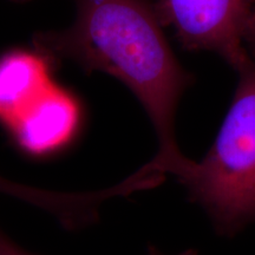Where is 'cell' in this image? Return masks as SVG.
Returning <instances> with one entry per match:
<instances>
[{
  "label": "cell",
  "mask_w": 255,
  "mask_h": 255,
  "mask_svg": "<svg viewBox=\"0 0 255 255\" xmlns=\"http://www.w3.org/2000/svg\"><path fill=\"white\" fill-rule=\"evenodd\" d=\"M77 15L64 31L38 33L33 43L46 60L71 59L88 72L103 71L126 84L148 114L158 138L151 161L182 182L195 161L175 137V115L190 75L175 57L163 25L145 0H76Z\"/></svg>",
  "instance_id": "cell-1"
},
{
  "label": "cell",
  "mask_w": 255,
  "mask_h": 255,
  "mask_svg": "<svg viewBox=\"0 0 255 255\" xmlns=\"http://www.w3.org/2000/svg\"><path fill=\"white\" fill-rule=\"evenodd\" d=\"M231 108L205 157L181 182L221 237L255 223V57L241 69Z\"/></svg>",
  "instance_id": "cell-2"
},
{
  "label": "cell",
  "mask_w": 255,
  "mask_h": 255,
  "mask_svg": "<svg viewBox=\"0 0 255 255\" xmlns=\"http://www.w3.org/2000/svg\"><path fill=\"white\" fill-rule=\"evenodd\" d=\"M154 7L186 49L218 53L238 72L254 58L244 37L255 0H157Z\"/></svg>",
  "instance_id": "cell-3"
},
{
  "label": "cell",
  "mask_w": 255,
  "mask_h": 255,
  "mask_svg": "<svg viewBox=\"0 0 255 255\" xmlns=\"http://www.w3.org/2000/svg\"><path fill=\"white\" fill-rule=\"evenodd\" d=\"M78 122L79 107L75 98L51 84L9 129L21 148L40 155L69 142Z\"/></svg>",
  "instance_id": "cell-4"
},
{
  "label": "cell",
  "mask_w": 255,
  "mask_h": 255,
  "mask_svg": "<svg viewBox=\"0 0 255 255\" xmlns=\"http://www.w3.org/2000/svg\"><path fill=\"white\" fill-rule=\"evenodd\" d=\"M39 53L15 51L0 58V120L11 127L52 83Z\"/></svg>",
  "instance_id": "cell-5"
},
{
  "label": "cell",
  "mask_w": 255,
  "mask_h": 255,
  "mask_svg": "<svg viewBox=\"0 0 255 255\" xmlns=\"http://www.w3.org/2000/svg\"><path fill=\"white\" fill-rule=\"evenodd\" d=\"M0 194L12 196L13 199L20 200L33 207L40 205L44 197V191L41 188L15 182V181L2 177L1 175H0Z\"/></svg>",
  "instance_id": "cell-6"
},
{
  "label": "cell",
  "mask_w": 255,
  "mask_h": 255,
  "mask_svg": "<svg viewBox=\"0 0 255 255\" xmlns=\"http://www.w3.org/2000/svg\"><path fill=\"white\" fill-rule=\"evenodd\" d=\"M0 255H32L14 244L0 229Z\"/></svg>",
  "instance_id": "cell-7"
},
{
  "label": "cell",
  "mask_w": 255,
  "mask_h": 255,
  "mask_svg": "<svg viewBox=\"0 0 255 255\" xmlns=\"http://www.w3.org/2000/svg\"><path fill=\"white\" fill-rule=\"evenodd\" d=\"M244 41L251 55L255 57V8L248 19L246 30H245Z\"/></svg>",
  "instance_id": "cell-8"
},
{
  "label": "cell",
  "mask_w": 255,
  "mask_h": 255,
  "mask_svg": "<svg viewBox=\"0 0 255 255\" xmlns=\"http://www.w3.org/2000/svg\"><path fill=\"white\" fill-rule=\"evenodd\" d=\"M146 255H167V254H164L163 252L158 250V248L154 246V245H150V246L148 247V251H146ZM177 255H199V252L196 250H193V248H190V250L181 252V253H178Z\"/></svg>",
  "instance_id": "cell-9"
},
{
  "label": "cell",
  "mask_w": 255,
  "mask_h": 255,
  "mask_svg": "<svg viewBox=\"0 0 255 255\" xmlns=\"http://www.w3.org/2000/svg\"><path fill=\"white\" fill-rule=\"evenodd\" d=\"M17 1H25V0H17Z\"/></svg>",
  "instance_id": "cell-10"
}]
</instances>
